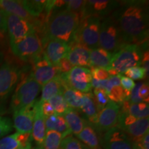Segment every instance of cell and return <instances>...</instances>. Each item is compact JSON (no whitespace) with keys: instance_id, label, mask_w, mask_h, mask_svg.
Listing matches in <instances>:
<instances>
[{"instance_id":"obj_1","label":"cell","mask_w":149,"mask_h":149,"mask_svg":"<svg viewBox=\"0 0 149 149\" xmlns=\"http://www.w3.org/2000/svg\"><path fill=\"white\" fill-rule=\"evenodd\" d=\"M111 15L116 22L124 44H136L146 48L148 40V8L146 1H120L118 8Z\"/></svg>"},{"instance_id":"obj_2","label":"cell","mask_w":149,"mask_h":149,"mask_svg":"<svg viewBox=\"0 0 149 149\" xmlns=\"http://www.w3.org/2000/svg\"><path fill=\"white\" fill-rule=\"evenodd\" d=\"M81 19L66 8H53L44 25V38L57 40L69 44L72 42Z\"/></svg>"},{"instance_id":"obj_3","label":"cell","mask_w":149,"mask_h":149,"mask_svg":"<svg viewBox=\"0 0 149 149\" xmlns=\"http://www.w3.org/2000/svg\"><path fill=\"white\" fill-rule=\"evenodd\" d=\"M41 88L42 86L34 79L31 72L25 77L22 74L11 98L10 109L13 112L32 105L37 100Z\"/></svg>"},{"instance_id":"obj_4","label":"cell","mask_w":149,"mask_h":149,"mask_svg":"<svg viewBox=\"0 0 149 149\" xmlns=\"http://www.w3.org/2000/svg\"><path fill=\"white\" fill-rule=\"evenodd\" d=\"M23 74V70L16 65L6 62L0 66V116L7 111L8 99Z\"/></svg>"},{"instance_id":"obj_5","label":"cell","mask_w":149,"mask_h":149,"mask_svg":"<svg viewBox=\"0 0 149 149\" xmlns=\"http://www.w3.org/2000/svg\"><path fill=\"white\" fill-rule=\"evenodd\" d=\"M144 48L142 46L133 44H126L121 46L116 53L113 54L111 67L122 74L126 70L135 66H141Z\"/></svg>"},{"instance_id":"obj_6","label":"cell","mask_w":149,"mask_h":149,"mask_svg":"<svg viewBox=\"0 0 149 149\" xmlns=\"http://www.w3.org/2000/svg\"><path fill=\"white\" fill-rule=\"evenodd\" d=\"M124 44L120 30L113 17L109 15L102 19L99 37V47L114 54Z\"/></svg>"},{"instance_id":"obj_7","label":"cell","mask_w":149,"mask_h":149,"mask_svg":"<svg viewBox=\"0 0 149 149\" xmlns=\"http://www.w3.org/2000/svg\"><path fill=\"white\" fill-rule=\"evenodd\" d=\"M100 24L101 19L96 17L89 16L83 19L72 42L79 43L90 50L99 48Z\"/></svg>"},{"instance_id":"obj_8","label":"cell","mask_w":149,"mask_h":149,"mask_svg":"<svg viewBox=\"0 0 149 149\" xmlns=\"http://www.w3.org/2000/svg\"><path fill=\"white\" fill-rule=\"evenodd\" d=\"M59 77L65 86L79 92L89 93L92 88V74L86 67L73 66L69 72L61 73Z\"/></svg>"},{"instance_id":"obj_9","label":"cell","mask_w":149,"mask_h":149,"mask_svg":"<svg viewBox=\"0 0 149 149\" xmlns=\"http://www.w3.org/2000/svg\"><path fill=\"white\" fill-rule=\"evenodd\" d=\"M16 57L23 61H33L44 53L42 43L37 32L10 46Z\"/></svg>"},{"instance_id":"obj_10","label":"cell","mask_w":149,"mask_h":149,"mask_svg":"<svg viewBox=\"0 0 149 149\" xmlns=\"http://www.w3.org/2000/svg\"><path fill=\"white\" fill-rule=\"evenodd\" d=\"M6 25L10 46L36 33L34 24L31 22L8 13H6Z\"/></svg>"},{"instance_id":"obj_11","label":"cell","mask_w":149,"mask_h":149,"mask_svg":"<svg viewBox=\"0 0 149 149\" xmlns=\"http://www.w3.org/2000/svg\"><path fill=\"white\" fill-rule=\"evenodd\" d=\"M31 61L33 63L31 74L42 87L60 74L57 67L50 62L44 52Z\"/></svg>"},{"instance_id":"obj_12","label":"cell","mask_w":149,"mask_h":149,"mask_svg":"<svg viewBox=\"0 0 149 149\" xmlns=\"http://www.w3.org/2000/svg\"><path fill=\"white\" fill-rule=\"evenodd\" d=\"M120 106L109 101L106 107L98 113L97 120L94 126L100 133H106L111 128L116 126L118 122Z\"/></svg>"},{"instance_id":"obj_13","label":"cell","mask_w":149,"mask_h":149,"mask_svg":"<svg viewBox=\"0 0 149 149\" xmlns=\"http://www.w3.org/2000/svg\"><path fill=\"white\" fill-rule=\"evenodd\" d=\"M120 6L119 1L89 0L86 1L84 19L86 17H96L100 19L111 15Z\"/></svg>"},{"instance_id":"obj_14","label":"cell","mask_w":149,"mask_h":149,"mask_svg":"<svg viewBox=\"0 0 149 149\" xmlns=\"http://www.w3.org/2000/svg\"><path fill=\"white\" fill-rule=\"evenodd\" d=\"M104 149H132L133 144L122 129L114 126L107 130L102 137Z\"/></svg>"},{"instance_id":"obj_15","label":"cell","mask_w":149,"mask_h":149,"mask_svg":"<svg viewBox=\"0 0 149 149\" xmlns=\"http://www.w3.org/2000/svg\"><path fill=\"white\" fill-rule=\"evenodd\" d=\"M43 50L44 53L53 66H57L61 59L66 58L70 51V46L67 43L54 40H42Z\"/></svg>"},{"instance_id":"obj_16","label":"cell","mask_w":149,"mask_h":149,"mask_svg":"<svg viewBox=\"0 0 149 149\" xmlns=\"http://www.w3.org/2000/svg\"><path fill=\"white\" fill-rule=\"evenodd\" d=\"M35 103L13 113V127L17 133H31L35 116Z\"/></svg>"},{"instance_id":"obj_17","label":"cell","mask_w":149,"mask_h":149,"mask_svg":"<svg viewBox=\"0 0 149 149\" xmlns=\"http://www.w3.org/2000/svg\"><path fill=\"white\" fill-rule=\"evenodd\" d=\"M68 45L70 46V51L66 58L72 66H89L91 50L76 42H72Z\"/></svg>"},{"instance_id":"obj_18","label":"cell","mask_w":149,"mask_h":149,"mask_svg":"<svg viewBox=\"0 0 149 149\" xmlns=\"http://www.w3.org/2000/svg\"><path fill=\"white\" fill-rule=\"evenodd\" d=\"M149 119L135 118L129 124L122 128V130L126 134L128 138L132 142H138L139 139L148 132Z\"/></svg>"},{"instance_id":"obj_19","label":"cell","mask_w":149,"mask_h":149,"mask_svg":"<svg viewBox=\"0 0 149 149\" xmlns=\"http://www.w3.org/2000/svg\"><path fill=\"white\" fill-rule=\"evenodd\" d=\"M40 100H36L35 103V116L33 120L31 136L39 146H42L46 135L45 117L41 109Z\"/></svg>"},{"instance_id":"obj_20","label":"cell","mask_w":149,"mask_h":149,"mask_svg":"<svg viewBox=\"0 0 149 149\" xmlns=\"http://www.w3.org/2000/svg\"><path fill=\"white\" fill-rule=\"evenodd\" d=\"M113 54L102 48L91 50L89 67L102 68L108 70L111 68V62Z\"/></svg>"},{"instance_id":"obj_21","label":"cell","mask_w":149,"mask_h":149,"mask_svg":"<svg viewBox=\"0 0 149 149\" xmlns=\"http://www.w3.org/2000/svg\"><path fill=\"white\" fill-rule=\"evenodd\" d=\"M31 133H15L0 139V149H17L31 141Z\"/></svg>"},{"instance_id":"obj_22","label":"cell","mask_w":149,"mask_h":149,"mask_svg":"<svg viewBox=\"0 0 149 149\" xmlns=\"http://www.w3.org/2000/svg\"><path fill=\"white\" fill-rule=\"evenodd\" d=\"M46 130H54L62 136V138L71 135V131L68 128L64 117L57 114L45 117Z\"/></svg>"},{"instance_id":"obj_23","label":"cell","mask_w":149,"mask_h":149,"mask_svg":"<svg viewBox=\"0 0 149 149\" xmlns=\"http://www.w3.org/2000/svg\"><path fill=\"white\" fill-rule=\"evenodd\" d=\"M77 137L88 149H100V141L95 129L88 122Z\"/></svg>"},{"instance_id":"obj_24","label":"cell","mask_w":149,"mask_h":149,"mask_svg":"<svg viewBox=\"0 0 149 149\" xmlns=\"http://www.w3.org/2000/svg\"><path fill=\"white\" fill-rule=\"evenodd\" d=\"M0 9L6 13H10L15 15L19 17L26 19L28 21L35 22L33 19L34 17L31 16L28 13L24 10L22 6L20 1H15V0H0Z\"/></svg>"},{"instance_id":"obj_25","label":"cell","mask_w":149,"mask_h":149,"mask_svg":"<svg viewBox=\"0 0 149 149\" xmlns=\"http://www.w3.org/2000/svg\"><path fill=\"white\" fill-rule=\"evenodd\" d=\"M66 120L68 128H70L71 133L77 136L83 130L87 121L80 116L78 111L69 108L65 114L63 115Z\"/></svg>"},{"instance_id":"obj_26","label":"cell","mask_w":149,"mask_h":149,"mask_svg":"<svg viewBox=\"0 0 149 149\" xmlns=\"http://www.w3.org/2000/svg\"><path fill=\"white\" fill-rule=\"evenodd\" d=\"M81 111L84 113L89 124L94 127L97 120L98 111L93 100V93L91 92L84 93V102Z\"/></svg>"},{"instance_id":"obj_27","label":"cell","mask_w":149,"mask_h":149,"mask_svg":"<svg viewBox=\"0 0 149 149\" xmlns=\"http://www.w3.org/2000/svg\"><path fill=\"white\" fill-rule=\"evenodd\" d=\"M64 87V84L59 77V75L53 78L42 86V97L40 100V102H48L50 99L56 95L62 93Z\"/></svg>"},{"instance_id":"obj_28","label":"cell","mask_w":149,"mask_h":149,"mask_svg":"<svg viewBox=\"0 0 149 149\" xmlns=\"http://www.w3.org/2000/svg\"><path fill=\"white\" fill-rule=\"evenodd\" d=\"M62 95L68 107L76 111L81 110L84 102V93L64 85Z\"/></svg>"},{"instance_id":"obj_29","label":"cell","mask_w":149,"mask_h":149,"mask_svg":"<svg viewBox=\"0 0 149 149\" xmlns=\"http://www.w3.org/2000/svg\"><path fill=\"white\" fill-rule=\"evenodd\" d=\"M129 102L130 103H140L149 102V87L148 82H138L131 91Z\"/></svg>"},{"instance_id":"obj_30","label":"cell","mask_w":149,"mask_h":149,"mask_svg":"<svg viewBox=\"0 0 149 149\" xmlns=\"http://www.w3.org/2000/svg\"><path fill=\"white\" fill-rule=\"evenodd\" d=\"M20 3L24 10L26 11L30 15L35 18L42 16V13L45 10L47 1H45V0H33V1L22 0V1H20Z\"/></svg>"},{"instance_id":"obj_31","label":"cell","mask_w":149,"mask_h":149,"mask_svg":"<svg viewBox=\"0 0 149 149\" xmlns=\"http://www.w3.org/2000/svg\"><path fill=\"white\" fill-rule=\"evenodd\" d=\"M62 136L54 130H47L42 146L44 149H60Z\"/></svg>"},{"instance_id":"obj_32","label":"cell","mask_w":149,"mask_h":149,"mask_svg":"<svg viewBox=\"0 0 149 149\" xmlns=\"http://www.w3.org/2000/svg\"><path fill=\"white\" fill-rule=\"evenodd\" d=\"M128 113L137 119L147 118L149 115V106L146 102L140 103H129Z\"/></svg>"},{"instance_id":"obj_33","label":"cell","mask_w":149,"mask_h":149,"mask_svg":"<svg viewBox=\"0 0 149 149\" xmlns=\"http://www.w3.org/2000/svg\"><path fill=\"white\" fill-rule=\"evenodd\" d=\"M110 101L121 105L125 101H129L130 95L126 93L121 86L113 87L111 91L108 93Z\"/></svg>"},{"instance_id":"obj_34","label":"cell","mask_w":149,"mask_h":149,"mask_svg":"<svg viewBox=\"0 0 149 149\" xmlns=\"http://www.w3.org/2000/svg\"><path fill=\"white\" fill-rule=\"evenodd\" d=\"M48 102L53 107L55 114L60 115V116H63L70 108L67 104L66 100H64V97L62 95V93L56 95L50 99Z\"/></svg>"},{"instance_id":"obj_35","label":"cell","mask_w":149,"mask_h":149,"mask_svg":"<svg viewBox=\"0 0 149 149\" xmlns=\"http://www.w3.org/2000/svg\"><path fill=\"white\" fill-rule=\"evenodd\" d=\"M93 100L95 104L98 113L109 102V98L108 93L104 89L95 88L93 93Z\"/></svg>"},{"instance_id":"obj_36","label":"cell","mask_w":149,"mask_h":149,"mask_svg":"<svg viewBox=\"0 0 149 149\" xmlns=\"http://www.w3.org/2000/svg\"><path fill=\"white\" fill-rule=\"evenodd\" d=\"M86 1L82 0H70L66 1L65 8L74 13L77 14L81 19V21L84 19L85 11Z\"/></svg>"},{"instance_id":"obj_37","label":"cell","mask_w":149,"mask_h":149,"mask_svg":"<svg viewBox=\"0 0 149 149\" xmlns=\"http://www.w3.org/2000/svg\"><path fill=\"white\" fill-rule=\"evenodd\" d=\"M60 149H88L82 143L71 135L62 139Z\"/></svg>"},{"instance_id":"obj_38","label":"cell","mask_w":149,"mask_h":149,"mask_svg":"<svg viewBox=\"0 0 149 149\" xmlns=\"http://www.w3.org/2000/svg\"><path fill=\"white\" fill-rule=\"evenodd\" d=\"M126 77L132 80L144 79L146 76V72L141 66H135L126 70L124 72Z\"/></svg>"},{"instance_id":"obj_39","label":"cell","mask_w":149,"mask_h":149,"mask_svg":"<svg viewBox=\"0 0 149 149\" xmlns=\"http://www.w3.org/2000/svg\"><path fill=\"white\" fill-rule=\"evenodd\" d=\"M13 123L10 118L0 116V138L10 133L13 130Z\"/></svg>"},{"instance_id":"obj_40","label":"cell","mask_w":149,"mask_h":149,"mask_svg":"<svg viewBox=\"0 0 149 149\" xmlns=\"http://www.w3.org/2000/svg\"><path fill=\"white\" fill-rule=\"evenodd\" d=\"M91 71L93 79L98 80V81H105V80L109 79L111 77L107 70L102 68L93 67V68H91Z\"/></svg>"},{"instance_id":"obj_41","label":"cell","mask_w":149,"mask_h":149,"mask_svg":"<svg viewBox=\"0 0 149 149\" xmlns=\"http://www.w3.org/2000/svg\"><path fill=\"white\" fill-rule=\"evenodd\" d=\"M6 33V13L0 9V44L3 42Z\"/></svg>"},{"instance_id":"obj_42","label":"cell","mask_w":149,"mask_h":149,"mask_svg":"<svg viewBox=\"0 0 149 149\" xmlns=\"http://www.w3.org/2000/svg\"><path fill=\"white\" fill-rule=\"evenodd\" d=\"M121 86L122 87L124 91L128 95H130V92L133 90V88L135 86V83L133 80H132L130 78H128L126 76H121Z\"/></svg>"},{"instance_id":"obj_43","label":"cell","mask_w":149,"mask_h":149,"mask_svg":"<svg viewBox=\"0 0 149 149\" xmlns=\"http://www.w3.org/2000/svg\"><path fill=\"white\" fill-rule=\"evenodd\" d=\"M57 67L61 74L69 72L73 66H72V65L68 61V59L66 58H64L59 61V64L57 65Z\"/></svg>"},{"instance_id":"obj_44","label":"cell","mask_w":149,"mask_h":149,"mask_svg":"<svg viewBox=\"0 0 149 149\" xmlns=\"http://www.w3.org/2000/svg\"><path fill=\"white\" fill-rule=\"evenodd\" d=\"M41 109H42V112L45 117L51 116V115H55V112L54 111L53 107L48 102H41Z\"/></svg>"},{"instance_id":"obj_45","label":"cell","mask_w":149,"mask_h":149,"mask_svg":"<svg viewBox=\"0 0 149 149\" xmlns=\"http://www.w3.org/2000/svg\"><path fill=\"white\" fill-rule=\"evenodd\" d=\"M148 63H149V53L148 50L146 49V51H144L143 53L142 59L141 61V66L145 70L146 72L147 77H148Z\"/></svg>"},{"instance_id":"obj_46","label":"cell","mask_w":149,"mask_h":149,"mask_svg":"<svg viewBox=\"0 0 149 149\" xmlns=\"http://www.w3.org/2000/svg\"><path fill=\"white\" fill-rule=\"evenodd\" d=\"M141 148L144 149H149V133L148 132L146 133L141 138L139 139L138 142H137Z\"/></svg>"},{"instance_id":"obj_47","label":"cell","mask_w":149,"mask_h":149,"mask_svg":"<svg viewBox=\"0 0 149 149\" xmlns=\"http://www.w3.org/2000/svg\"><path fill=\"white\" fill-rule=\"evenodd\" d=\"M31 147H32V145H31V142L30 141V142H29L28 144H26L25 146L19 147V148L17 149H31Z\"/></svg>"},{"instance_id":"obj_48","label":"cell","mask_w":149,"mask_h":149,"mask_svg":"<svg viewBox=\"0 0 149 149\" xmlns=\"http://www.w3.org/2000/svg\"><path fill=\"white\" fill-rule=\"evenodd\" d=\"M132 149H144V148H141V147L139 146V144H137V143H133V148H132Z\"/></svg>"},{"instance_id":"obj_49","label":"cell","mask_w":149,"mask_h":149,"mask_svg":"<svg viewBox=\"0 0 149 149\" xmlns=\"http://www.w3.org/2000/svg\"><path fill=\"white\" fill-rule=\"evenodd\" d=\"M2 59H3V57H2V54L0 53V66H1V62H2Z\"/></svg>"},{"instance_id":"obj_50","label":"cell","mask_w":149,"mask_h":149,"mask_svg":"<svg viewBox=\"0 0 149 149\" xmlns=\"http://www.w3.org/2000/svg\"><path fill=\"white\" fill-rule=\"evenodd\" d=\"M33 149H44V148H43V147L42 146H39L37 147H35V148H34Z\"/></svg>"}]
</instances>
